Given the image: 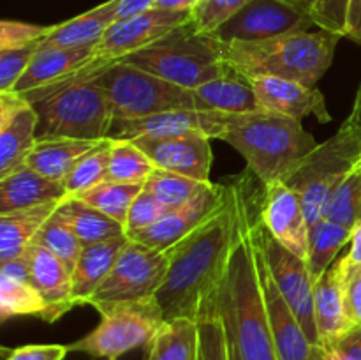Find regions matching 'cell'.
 Here are the masks:
<instances>
[{
	"label": "cell",
	"mask_w": 361,
	"mask_h": 360,
	"mask_svg": "<svg viewBox=\"0 0 361 360\" xmlns=\"http://www.w3.org/2000/svg\"><path fill=\"white\" fill-rule=\"evenodd\" d=\"M34 242L46 247L49 253H53L56 258H60L71 272L76 267V261L78 258H80L81 249H83L81 240L78 239L76 233L66 224V221L60 217L59 212H55V214L44 222V226L39 229Z\"/></svg>",
	"instance_id": "obj_38"
},
{
	"label": "cell",
	"mask_w": 361,
	"mask_h": 360,
	"mask_svg": "<svg viewBox=\"0 0 361 360\" xmlns=\"http://www.w3.org/2000/svg\"><path fill=\"white\" fill-rule=\"evenodd\" d=\"M102 140L41 138L27 157V166L46 179L63 184L78 162Z\"/></svg>",
	"instance_id": "obj_26"
},
{
	"label": "cell",
	"mask_w": 361,
	"mask_h": 360,
	"mask_svg": "<svg viewBox=\"0 0 361 360\" xmlns=\"http://www.w3.org/2000/svg\"><path fill=\"white\" fill-rule=\"evenodd\" d=\"M6 353V360H63L69 353V344H27Z\"/></svg>",
	"instance_id": "obj_46"
},
{
	"label": "cell",
	"mask_w": 361,
	"mask_h": 360,
	"mask_svg": "<svg viewBox=\"0 0 361 360\" xmlns=\"http://www.w3.org/2000/svg\"><path fill=\"white\" fill-rule=\"evenodd\" d=\"M23 256L28 263L32 284L48 304L46 323H55L63 314L78 307L73 299V272L60 258L35 242L25 249Z\"/></svg>",
	"instance_id": "obj_21"
},
{
	"label": "cell",
	"mask_w": 361,
	"mask_h": 360,
	"mask_svg": "<svg viewBox=\"0 0 361 360\" xmlns=\"http://www.w3.org/2000/svg\"><path fill=\"white\" fill-rule=\"evenodd\" d=\"M328 352L331 360H361V325L353 328L338 344Z\"/></svg>",
	"instance_id": "obj_47"
},
{
	"label": "cell",
	"mask_w": 361,
	"mask_h": 360,
	"mask_svg": "<svg viewBox=\"0 0 361 360\" xmlns=\"http://www.w3.org/2000/svg\"><path fill=\"white\" fill-rule=\"evenodd\" d=\"M249 0H200L190 14L197 34L214 35L222 25L231 20Z\"/></svg>",
	"instance_id": "obj_39"
},
{
	"label": "cell",
	"mask_w": 361,
	"mask_h": 360,
	"mask_svg": "<svg viewBox=\"0 0 361 360\" xmlns=\"http://www.w3.org/2000/svg\"><path fill=\"white\" fill-rule=\"evenodd\" d=\"M169 210L166 205H162L157 198L152 193H148L147 189H141V193L137 194L136 200L130 205L129 215H127V224L126 232H140V229L148 228V226L155 224L157 221H161Z\"/></svg>",
	"instance_id": "obj_42"
},
{
	"label": "cell",
	"mask_w": 361,
	"mask_h": 360,
	"mask_svg": "<svg viewBox=\"0 0 361 360\" xmlns=\"http://www.w3.org/2000/svg\"><path fill=\"white\" fill-rule=\"evenodd\" d=\"M155 166L130 140H111L108 180L122 184H145Z\"/></svg>",
	"instance_id": "obj_35"
},
{
	"label": "cell",
	"mask_w": 361,
	"mask_h": 360,
	"mask_svg": "<svg viewBox=\"0 0 361 360\" xmlns=\"http://www.w3.org/2000/svg\"><path fill=\"white\" fill-rule=\"evenodd\" d=\"M212 184L214 182H200L185 175L155 168L145 182V189L154 194L169 210H175L204 193Z\"/></svg>",
	"instance_id": "obj_34"
},
{
	"label": "cell",
	"mask_w": 361,
	"mask_h": 360,
	"mask_svg": "<svg viewBox=\"0 0 361 360\" xmlns=\"http://www.w3.org/2000/svg\"><path fill=\"white\" fill-rule=\"evenodd\" d=\"M169 267V249H154L129 239L115 267L88 306L154 296Z\"/></svg>",
	"instance_id": "obj_10"
},
{
	"label": "cell",
	"mask_w": 361,
	"mask_h": 360,
	"mask_svg": "<svg viewBox=\"0 0 361 360\" xmlns=\"http://www.w3.org/2000/svg\"><path fill=\"white\" fill-rule=\"evenodd\" d=\"M63 200L0 214V263L23 256L25 249L34 242L39 229L59 210Z\"/></svg>",
	"instance_id": "obj_27"
},
{
	"label": "cell",
	"mask_w": 361,
	"mask_h": 360,
	"mask_svg": "<svg viewBox=\"0 0 361 360\" xmlns=\"http://www.w3.org/2000/svg\"><path fill=\"white\" fill-rule=\"evenodd\" d=\"M316 323L319 334V346L331 349L355 328L345 311L344 292H342L341 261H335L326 274L316 282Z\"/></svg>",
	"instance_id": "obj_22"
},
{
	"label": "cell",
	"mask_w": 361,
	"mask_h": 360,
	"mask_svg": "<svg viewBox=\"0 0 361 360\" xmlns=\"http://www.w3.org/2000/svg\"><path fill=\"white\" fill-rule=\"evenodd\" d=\"M353 229L342 226L331 219H321L309 229V251L307 267L314 284L326 274L328 268L338 260L341 251L351 242Z\"/></svg>",
	"instance_id": "obj_31"
},
{
	"label": "cell",
	"mask_w": 361,
	"mask_h": 360,
	"mask_svg": "<svg viewBox=\"0 0 361 360\" xmlns=\"http://www.w3.org/2000/svg\"><path fill=\"white\" fill-rule=\"evenodd\" d=\"M257 226H259V239L264 258H267L268 267L274 275L275 284L279 286L284 299L291 306L293 313L298 318L300 325L303 327L310 342L314 346H319V334H317L316 323V300H314L316 284L310 277L307 261L286 249L281 242H277L263 226L261 217Z\"/></svg>",
	"instance_id": "obj_11"
},
{
	"label": "cell",
	"mask_w": 361,
	"mask_h": 360,
	"mask_svg": "<svg viewBox=\"0 0 361 360\" xmlns=\"http://www.w3.org/2000/svg\"><path fill=\"white\" fill-rule=\"evenodd\" d=\"M192 94L196 99V108L200 112L242 115V113L263 112L264 109L250 81L243 80L233 71L192 88Z\"/></svg>",
	"instance_id": "obj_24"
},
{
	"label": "cell",
	"mask_w": 361,
	"mask_h": 360,
	"mask_svg": "<svg viewBox=\"0 0 361 360\" xmlns=\"http://www.w3.org/2000/svg\"><path fill=\"white\" fill-rule=\"evenodd\" d=\"M353 112L358 115V119L361 122V83H360L358 90H356V97H355V104H353Z\"/></svg>",
	"instance_id": "obj_54"
},
{
	"label": "cell",
	"mask_w": 361,
	"mask_h": 360,
	"mask_svg": "<svg viewBox=\"0 0 361 360\" xmlns=\"http://www.w3.org/2000/svg\"><path fill=\"white\" fill-rule=\"evenodd\" d=\"M150 157L155 168L185 175L200 182H212L214 162L212 138L207 134H183L175 138H137L130 140Z\"/></svg>",
	"instance_id": "obj_19"
},
{
	"label": "cell",
	"mask_w": 361,
	"mask_h": 360,
	"mask_svg": "<svg viewBox=\"0 0 361 360\" xmlns=\"http://www.w3.org/2000/svg\"><path fill=\"white\" fill-rule=\"evenodd\" d=\"M229 193V182L212 184L204 193L194 198L183 207L168 212L161 221L140 232L127 233L134 242L145 244L154 249L168 251L185 239L197 226L203 224L210 215H214L224 205Z\"/></svg>",
	"instance_id": "obj_17"
},
{
	"label": "cell",
	"mask_w": 361,
	"mask_h": 360,
	"mask_svg": "<svg viewBox=\"0 0 361 360\" xmlns=\"http://www.w3.org/2000/svg\"><path fill=\"white\" fill-rule=\"evenodd\" d=\"M349 0H317L314 9L310 11V20L321 30L345 37V25H348Z\"/></svg>",
	"instance_id": "obj_43"
},
{
	"label": "cell",
	"mask_w": 361,
	"mask_h": 360,
	"mask_svg": "<svg viewBox=\"0 0 361 360\" xmlns=\"http://www.w3.org/2000/svg\"><path fill=\"white\" fill-rule=\"evenodd\" d=\"M115 0L101 4L76 18L53 25L51 32L44 37L46 46L55 48H83V46H97L102 35L116 21Z\"/></svg>",
	"instance_id": "obj_28"
},
{
	"label": "cell",
	"mask_w": 361,
	"mask_h": 360,
	"mask_svg": "<svg viewBox=\"0 0 361 360\" xmlns=\"http://www.w3.org/2000/svg\"><path fill=\"white\" fill-rule=\"evenodd\" d=\"M129 242V236L120 235L102 242L87 244L81 249L76 267L73 268V299L76 306L90 304L95 292L115 267L120 253Z\"/></svg>",
	"instance_id": "obj_23"
},
{
	"label": "cell",
	"mask_w": 361,
	"mask_h": 360,
	"mask_svg": "<svg viewBox=\"0 0 361 360\" xmlns=\"http://www.w3.org/2000/svg\"><path fill=\"white\" fill-rule=\"evenodd\" d=\"M361 161V122L351 109L337 133L319 143L305 161L284 180L302 196L309 224L326 217L328 205L338 184Z\"/></svg>",
	"instance_id": "obj_6"
},
{
	"label": "cell",
	"mask_w": 361,
	"mask_h": 360,
	"mask_svg": "<svg viewBox=\"0 0 361 360\" xmlns=\"http://www.w3.org/2000/svg\"><path fill=\"white\" fill-rule=\"evenodd\" d=\"M95 83L104 90L115 119H140L169 109H197L192 90L123 62H113Z\"/></svg>",
	"instance_id": "obj_9"
},
{
	"label": "cell",
	"mask_w": 361,
	"mask_h": 360,
	"mask_svg": "<svg viewBox=\"0 0 361 360\" xmlns=\"http://www.w3.org/2000/svg\"><path fill=\"white\" fill-rule=\"evenodd\" d=\"M221 140L240 152L263 186L288 179L319 145L302 120L267 109L226 115Z\"/></svg>",
	"instance_id": "obj_3"
},
{
	"label": "cell",
	"mask_w": 361,
	"mask_h": 360,
	"mask_svg": "<svg viewBox=\"0 0 361 360\" xmlns=\"http://www.w3.org/2000/svg\"><path fill=\"white\" fill-rule=\"evenodd\" d=\"M252 180L249 169L240 176L238 236L212 306L224 328L229 360H279L257 268L254 217L259 193L252 191Z\"/></svg>",
	"instance_id": "obj_1"
},
{
	"label": "cell",
	"mask_w": 361,
	"mask_h": 360,
	"mask_svg": "<svg viewBox=\"0 0 361 360\" xmlns=\"http://www.w3.org/2000/svg\"><path fill=\"white\" fill-rule=\"evenodd\" d=\"M41 138L104 140L113 124V112L104 90L95 80L80 81L34 102Z\"/></svg>",
	"instance_id": "obj_8"
},
{
	"label": "cell",
	"mask_w": 361,
	"mask_h": 360,
	"mask_svg": "<svg viewBox=\"0 0 361 360\" xmlns=\"http://www.w3.org/2000/svg\"><path fill=\"white\" fill-rule=\"evenodd\" d=\"M257 222H259V201H257V212L256 217H254V240H256L257 268H259L261 284H263L264 304H267L279 360H312L316 346L307 337L305 330L300 325L296 314L293 313L291 306L284 299L279 286L275 284L274 275H271L268 261L264 258L263 246H261Z\"/></svg>",
	"instance_id": "obj_14"
},
{
	"label": "cell",
	"mask_w": 361,
	"mask_h": 360,
	"mask_svg": "<svg viewBox=\"0 0 361 360\" xmlns=\"http://www.w3.org/2000/svg\"><path fill=\"white\" fill-rule=\"evenodd\" d=\"M67 196L63 184L46 179L28 166L0 179V214L37 207Z\"/></svg>",
	"instance_id": "obj_25"
},
{
	"label": "cell",
	"mask_w": 361,
	"mask_h": 360,
	"mask_svg": "<svg viewBox=\"0 0 361 360\" xmlns=\"http://www.w3.org/2000/svg\"><path fill=\"white\" fill-rule=\"evenodd\" d=\"M312 360H331L330 352H328V349H324L323 346H316V353H314Z\"/></svg>",
	"instance_id": "obj_53"
},
{
	"label": "cell",
	"mask_w": 361,
	"mask_h": 360,
	"mask_svg": "<svg viewBox=\"0 0 361 360\" xmlns=\"http://www.w3.org/2000/svg\"><path fill=\"white\" fill-rule=\"evenodd\" d=\"M200 0H155L157 9L166 11H192Z\"/></svg>",
	"instance_id": "obj_51"
},
{
	"label": "cell",
	"mask_w": 361,
	"mask_h": 360,
	"mask_svg": "<svg viewBox=\"0 0 361 360\" xmlns=\"http://www.w3.org/2000/svg\"><path fill=\"white\" fill-rule=\"evenodd\" d=\"M309 14L286 0H249L212 37L219 42H254L291 32L309 30Z\"/></svg>",
	"instance_id": "obj_12"
},
{
	"label": "cell",
	"mask_w": 361,
	"mask_h": 360,
	"mask_svg": "<svg viewBox=\"0 0 361 360\" xmlns=\"http://www.w3.org/2000/svg\"><path fill=\"white\" fill-rule=\"evenodd\" d=\"M250 85L267 112L296 120L314 116L319 122H331L326 97L317 87L275 76H257L250 80Z\"/></svg>",
	"instance_id": "obj_20"
},
{
	"label": "cell",
	"mask_w": 361,
	"mask_h": 360,
	"mask_svg": "<svg viewBox=\"0 0 361 360\" xmlns=\"http://www.w3.org/2000/svg\"><path fill=\"white\" fill-rule=\"evenodd\" d=\"M342 274V292L348 316L355 327L361 325V263H351L344 256L338 258Z\"/></svg>",
	"instance_id": "obj_44"
},
{
	"label": "cell",
	"mask_w": 361,
	"mask_h": 360,
	"mask_svg": "<svg viewBox=\"0 0 361 360\" xmlns=\"http://www.w3.org/2000/svg\"><path fill=\"white\" fill-rule=\"evenodd\" d=\"M197 328H200V359L197 360H229L224 328L212 304H208L207 309L197 318Z\"/></svg>",
	"instance_id": "obj_40"
},
{
	"label": "cell",
	"mask_w": 361,
	"mask_h": 360,
	"mask_svg": "<svg viewBox=\"0 0 361 360\" xmlns=\"http://www.w3.org/2000/svg\"><path fill=\"white\" fill-rule=\"evenodd\" d=\"M39 115L16 92H0V179L27 166L37 143Z\"/></svg>",
	"instance_id": "obj_18"
},
{
	"label": "cell",
	"mask_w": 361,
	"mask_h": 360,
	"mask_svg": "<svg viewBox=\"0 0 361 360\" xmlns=\"http://www.w3.org/2000/svg\"><path fill=\"white\" fill-rule=\"evenodd\" d=\"M286 2H289L291 6H295L296 9L303 11L305 14H310V11L314 9V6L317 4V0H286Z\"/></svg>",
	"instance_id": "obj_52"
},
{
	"label": "cell",
	"mask_w": 361,
	"mask_h": 360,
	"mask_svg": "<svg viewBox=\"0 0 361 360\" xmlns=\"http://www.w3.org/2000/svg\"><path fill=\"white\" fill-rule=\"evenodd\" d=\"M48 304L30 279L9 277L0 274V318L37 316L44 321Z\"/></svg>",
	"instance_id": "obj_32"
},
{
	"label": "cell",
	"mask_w": 361,
	"mask_h": 360,
	"mask_svg": "<svg viewBox=\"0 0 361 360\" xmlns=\"http://www.w3.org/2000/svg\"><path fill=\"white\" fill-rule=\"evenodd\" d=\"M345 37L361 44V0H349Z\"/></svg>",
	"instance_id": "obj_49"
},
{
	"label": "cell",
	"mask_w": 361,
	"mask_h": 360,
	"mask_svg": "<svg viewBox=\"0 0 361 360\" xmlns=\"http://www.w3.org/2000/svg\"><path fill=\"white\" fill-rule=\"evenodd\" d=\"M342 37L326 30L291 32L254 42H222L224 62L243 80L275 76L316 87Z\"/></svg>",
	"instance_id": "obj_4"
},
{
	"label": "cell",
	"mask_w": 361,
	"mask_h": 360,
	"mask_svg": "<svg viewBox=\"0 0 361 360\" xmlns=\"http://www.w3.org/2000/svg\"><path fill=\"white\" fill-rule=\"evenodd\" d=\"M109 154H111V138H104L92 152H88L67 176L63 187L69 196L92 189L108 180Z\"/></svg>",
	"instance_id": "obj_36"
},
{
	"label": "cell",
	"mask_w": 361,
	"mask_h": 360,
	"mask_svg": "<svg viewBox=\"0 0 361 360\" xmlns=\"http://www.w3.org/2000/svg\"><path fill=\"white\" fill-rule=\"evenodd\" d=\"M92 307L101 314V323L90 334L69 344V352L87 353L94 359L116 360L130 349L147 348L166 321L155 295Z\"/></svg>",
	"instance_id": "obj_7"
},
{
	"label": "cell",
	"mask_w": 361,
	"mask_h": 360,
	"mask_svg": "<svg viewBox=\"0 0 361 360\" xmlns=\"http://www.w3.org/2000/svg\"><path fill=\"white\" fill-rule=\"evenodd\" d=\"M345 258L351 263H361V222H358L353 228V236L351 242H349V251L345 253Z\"/></svg>",
	"instance_id": "obj_50"
},
{
	"label": "cell",
	"mask_w": 361,
	"mask_h": 360,
	"mask_svg": "<svg viewBox=\"0 0 361 360\" xmlns=\"http://www.w3.org/2000/svg\"><path fill=\"white\" fill-rule=\"evenodd\" d=\"M56 212L66 221V224L76 233L83 246L127 235L126 226L74 196H67Z\"/></svg>",
	"instance_id": "obj_30"
},
{
	"label": "cell",
	"mask_w": 361,
	"mask_h": 360,
	"mask_svg": "<svg viewBox=\"0 0 361 360\" xmlns=\"http://www.w3.org/2000/svg\"><path fill=\"white\" fill-rule=\"evenodd\" d=\"M259 217L277 242L296 256L307 260L309 251V219L302 196L284 180L264 184L259 193Z\"/></svg>",
	"instance_id": "obj_16"
},
{
	"label": "cell",
	"mask_w": 361,
	"mask_h": 360,
	"mask_svg": "<svg viewBox=\"0 0 361 360\" xmlns=\"http://www.w3.org/2000/svg\"><path fill=\"white\" fill-rule=\"evenodd\" d=\"M51 27L13 20L0 21V49L23 48V46L32 44V42L42 41L51 32Z\"/></svg>",
	"instance_id": "obj_45"
},
{
	"label": "cell",
	"mask_w": 361,
	"mask_h": 360,
	"mask_svg": "<svg viewBox=\"0 0 361 360\" xmlns=\"http://www.w3.org/2000/svg\"><path fill=\"white\" fill-rule=\"evenodd\" d=\"M143 186L145 184H122L106 180V182L99 184L92 189L76 194L74 198L97 208L99 212L126 226L130 205L136 200L137 194L141 193Z\"/></svg>",
	"instance_id": "obj_33"
},
{
	"label": "cell",
	"mask_w": 361,
	"mask_h": 360,
	"mask_svg": "<svg viewBox=\"0 0 361 360\" xmlns=\"http://www.w3.org/2000/svg\"><path fill=\"white\" fill-rule=\"evenodd\" d=\"M115 16L116 21L126 20V18L136 16V14L147 13V11L154 9L155 0H115Z\"/></svg>",
	"instance_id": "obj_48"
},
{
	"label": "cell",
	"mask_w": 361,
	"mask_h": 360,
	"mask_svg": "<svg viewBox=\"0 0 361 360\" xmlns=\"http://www.w3.org/2000/svg\"><path fill=\"white\" fill-rule=\"evenodd\" d=\"M190 11H166L157 7L126 20H118L97 42L95 55L97 59L120 60L154 44L176 28L190 23Z\"/></svg>",
	"instance_id": "obj_13"
},
{
	"label": "cell",
	"mask_w": 361,
	"mask_h": 360,
	"mask_svg": "<svg viewBox=\"0 0 361 360\" xmlns=\"http://www.w3.org/2000/svg\"><path fill=\"white\" fill-rule=\"evenodd\" d=\"M200 328L190 318L166 320L147 346V360H197Z\"/></svg>",
	"instance_id": "obj_29"
},
{
	"label": "cell",
	"mask_w": 361,
	"mask_h": 360,
	"mask_svg": "<svg viewBox=\"0 0 361 360\" xmlns=\"http://www.w3.org/2000/svg\"><path fill=\"white\" fill-rule=\"evenodd\" d=\"M238 224L240 176L229 182L224 205L169 249L168 272L155 293L166 320L190 318L197 321L212 304L228 270Z\"/></svg>",
	"instance_id": "obj_2"
},
{
	"label": "cell",
	"mask_w": 361,
	"mask_h": 360,
	"mask_svg": "<svg viewBox=\"0 0 361 360\" xmlns=\"http://www.w3.org/2000/svg\"><path fill=\"white\" fill-rule=\"evenodd\" d=\"M44 41V39H42ZM42 41L32 42L23 48L0 49V92L14 90L20 78L28 69L35 53L41 48Z\"/></svg>",
	"instance_id": "obj_41"
},
{
	"label": "cell",
	"mask_w": 361,
	"mask_h": 360,
	"mask_svg": "<svg viewBox=\"0 0 361 360\" xmlns=\"http://www.w3.org/2000/svg\"><path fill=\"white\" fill-rule=\"evenodd\" d=\"M224 113L200 109H169L140 119H113L108 138L137 140V138H175L183 134H207L221 140L224 133Z\"/></svg>",
	"instance_id": "obj_15"
},
{
	"label": "cell",
	"mask_w": 361,
	"mask_h": 360,
	"mask_svg": "<svg viewBox=\"0 0 361 360\" xmlns=\"http://www.w3.org/2000/svg\"><path fill=\"white\" fill-rule=\"evenodd\" d=\"M326 219L351 229L361 222V161L335 189L328 205Z\"/></svg>",
	"instance_id": "obj_37"
},
{
	"label": "cell",
	"mask_w": 361,
	"mask_h": 360,
	"mask_svg": "<svg viewBox=\"0 0 361 360\" xmlns=\"http://www.w3.org/2000/svg\"><path fill=\"white\" fill-rule=\"evenodd\" d=\"M118 62L129 64L189 90L231 73L224 62L222 42L212 35L197 34L192 23L176 28L154 44L130 53Z\"/></svg>",
	"instance_id": "obj_5"
}]
</instances>
